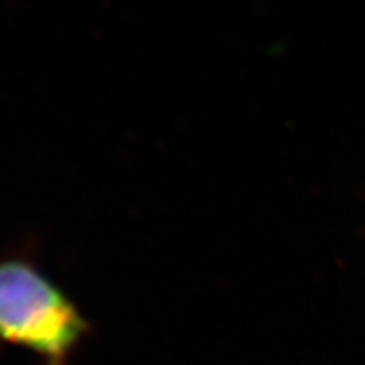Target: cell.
<instances>
[{"mask_svg":"<svg viewBox=\"0 0 365 365\" xmlns=\"http://www.w3.org/2000/svg\"><path fill=\"white\" fill-rule=\"evenodd\" d=\"M90 324L63 288L26 251L0 256V342L46 365H67Z\"/></svg>","mask_w":365,"mask_h":365,"instance_id":"cell-1","label":"cell"}]
</instances>
